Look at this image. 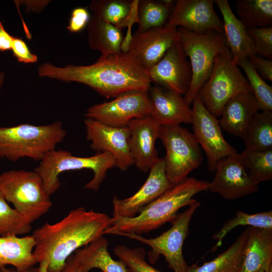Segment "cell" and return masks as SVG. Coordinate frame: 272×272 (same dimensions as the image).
Masks as SVG:
<instances>
[{"label":"cell","instance_id":"6da1fadb","mask_svg":"<svg viewBox=\"0 0 272 272\" xmlns=\"http://www.w3.org/2000/svg\"><path fill=\"white\" fill-rule=\"evenodd\" d=\"M41 77L83 84L106 98H114L131 91H149L148 71L128 51L103 55L87 65L63 67L45 62L38 67Z\"/></svg>","mask_w":272,"mask_h":272},{"label":"cell","instance_id":"7a4b0ae2","mask_svg":"<svg viewBox=\"0 0 272 272\" xmlns=\"http://www.w3.org/2000/svg\"><path fill=\"white\" fill-rule=\"evenodd\" d=\"M110 219L105 213L79 207L57 223H46L32 235L37 263L47 260V272H60L73 252L103 236Z\"/></svg>","mask_w":272,"mask_h":272},{"label":"cell","instance_id":"3957f363","mask_svg":"<svg viewBox=\"0 0 272 272\" xmlns=\"http://www.w3.org/2000/svg\"><path fill=\"white\" fill-rule=\"evenodd\" d=\"M209 182L186 177L143 208L131 218L113 217L105 234L124 236L127 234L141 235L171 222L181 208L190 205L199 192L207 190Z\"/></svg>","mask_w":272,"mask_h":272},{"label":"cell","instance_id":"277c9868","mask_svg":"<svg viewBox=\"0 0 272 272\" xmlns=\"http://www.w3.org/2000/svg\"><path fill=\"white\" fill-rule=\"evenodd\" d=\"M66 136L62 123H28L0 127V158L15 162L27 158L40 161Z\"/></svg>","mask_w":272,"mask_h":272},{"label":"cell","instance_id":"5b68a950","mask_svg":"<svg viewBox=\"0 0 272 272\" xmlns=\"http://www.w3.org/2000/svg\"><path fill=\"white\" fill-rule=\"evenodd\" d=\"M34 170L41 178L46 192L51 196L61 185L59 175L64 172L82 169L92 170L94 176L85 188L97 191L106 176L107 171L116 166L114 157L108 152L98 153L90 157H78L71 152L54 149L47 153Z\"/></svg>","mask_w":272,"mask_h":272},{"label":"cell","instance_id":"8992f818","mask_svg":"<svg viewBox=\"0 0 272 272\" xmlns=\"http://www.w3.org/2000/svg\"><path fill=\"white\" fill-rule=\"evenodd\" d=\"M0 192L31 224L52 207L50 195L34 170H10L2 173Z\"/></svg>","mask_w":272,"mask_h":272},{"label":"cell","instance_id":"52a82bcc","mask_svg":"<svg viewBox=\"0 0 272 272\" xmlns=\"http://www.w3.org/2000/svg\"><path fill=\"white\" fill-rule=\"evenodd\" d=\"M241 93L252 92L227 48L216 56L211 75L198 95L206 108L218 117L225 104Z\"/></svg>","mask_w":272,"mask_h":272},{"label":"cell","instance_id":"ba28073f","mask_svg":"<svg viewBox=\"0 0 272 272\" xmlns=\"http://www.w3.org/2000/svg\"><path fill=\"white\" fill-rule=\"evenodd\" d=\"M177 31L191 69L190 84L183 96L187 104L190 106L209 78L216 56L228 47L223 33L197 34L181 27L177 28Z\"/></svg>","mask_w":272,"mask_h":272},{"label":"cell","instance_id":"9c48e42d","mask_svg":"<svg viewBox=\"0 0 272 272\" xmlns=\"http://www.w3.org/2000/svg\"><path fill=\"white\" fill-rule=\"evenodd\" d=\"M159 138L166 151L164 158L167 177L175 185L202 163L203 157L193 134L186 128L161 126Z\"/></svg>","mask_w":272,"mask_h":272},{"label":"cell","instance_id":"30bf717a","mask_svg":"<svg viewBox=\"0 0 272 272\" xmlns=\"http://www.w3.org/2000/svg\"><path fill=\"white\" fill-rule=\"evenodd\" d=\"M200 205V202L195 199L185 211L176 215L171 222L172 225L171 228L159 236L146 238L135 234H127L124 236L151 248L149 253L150 263H155L159 255H162L167 261L169 267L174 272H186L188 265L183 256L182 247L188 234L190 220Z\"/></svg>","mask_w":272,"mask_h":272},{"label":"cell","instance_id":"8fae6325","mask_svg":"<svg viewBox=\"0 0 272 272\" xmlns=\"http://www.w3.org/2000/svg\"><path fill=\"white\" fill-rule=\"evenodd\" d=\"M150 113L149 91L135 90L91 106L84 116L108 126L121 127L127 126L132 119L149 116Z\"/></svg>","mask_w":272,"mask_h":272},{"label":"cell","instance_id":"7c38bea8","mask_svg":"<svg viewBox=\"0 0 272 272\" xmlns=\"http://www.w3.org/2000/svg\"><path fill=\"white\" fill-rule=\"evenodd\" d=\"M191 105L193 135L206 155L209 170L215 172L219 160L238 153L225 139L219 120L206 108L198 95Z\"/></svg>","mask_w":272,"mask_h":272},{"label":"cell","instance_id":"4fadbf2b","mask_svg":"<svg viewBox=\"0 0 272 272\" xmlns=\"http://www.w3.org/2000/svg\"><path fill=\"white\" fill-rule=\"evenodd\" d=\"M150 81L184 95L191 80L190 64L179 40L175 41L163 57L148 70Z\"/></svg>","mask_w":272,"mask_h":272},{"label":"cell","instance_id":"5bb4252c","mask_svg":"<svg viewBox=\"0 0 272 272\" xmlns=\"http://www.w3.org/2000/svg\"><path fill=\"white\" fill-rule=\"evenodd\" d=\"M214 0H177L166 25L197 34L223 33V24L215 11Z\"/></svg>","mask_w":272,"mask_h":272},{"label":"cell","instance_id":"9a60e30c","mask_svg":"<svg viewBox=\"0 0 272 272\" xmlns=\"http://www.w3.org/2000/svg\"><path fill=\"white\" fill-rule=\"evenodd\" d=\"M86 139L90 147L98 153L108 152L115 159L116 167L125 171L134 165L129 147L128 126H108L95 120L86 118L84 120Z\"/></svg>","mask_w":272,"mask_h":272},{"label":"cell","instance_id":"2e32d148","mask_svg":"<svg viewBox=\"0 0 272 272\" xmlns=\"http://www.w3.org/2000/svg\"><path fill=\"white\" fill-rule=\"evenodd\" d=\"M149 172L145 182L132 195L123 199L113 197V217L135 216L143 208L174 185L167 177L164 158H159Z\"/></svg>","mask_w":272,"mask_h":272},{"label":"cell","instance_id":"e0dca14e","mask_svg":"<svg viewBox=\"0 0 272 272\" xmlns=\"http://www.w3.org/2000/svg\"><path fill=\"white\" fill-rule=\"evenodd\" d=\"M178 40L177 28L167 25L144 31H137L129 39L126 51L148 71Z\"/></svg>","mask_w":272,"mask_h":272},{"label":"cell","instance_id":"ac0fdd59","mask_svg":"<svg viewBox=\"0 0 272 272\" xmlns=\"http://www.w3.org/2000/svg\"><path fill=\"white\" fill-rule=\"evenodd\" d=\"M215 172L214 179L209 182L208 190L225 199L234 200L258 190V184L249 177L238 155L219 160Z\"/></svg>","mask_w":272,"mask_h":272},{"label":"cell","instance_id":"d6986e66","mask_svg":"<svg viewBox=\"0 0 272 272\" xmlns=\"http://www.w3.org/2000/svg\"><path fill=\"white\" fill-rule=\"evenodd\" d=\"M127 126L129 147L134 164L147 173L159 158L155 144L161 126L149 115L132 119Z\"/></svg>","mask_w":272,"mask_h":272},{"label":"cell","instance_id":"ffe728a7","mask_svg":"<svg viewBox=\"0 0 272 272\" xmlns=\"http://www.w3.org/2000/svg\"><path fill=\"white\" fill-rule=\"evenodd\" d=\"M150 116L160 126H177L192 124V109L183 95L154 85L149 91Z\"/></svg>","mask_w":272,"mask_h":272},{"label":"cell","instance_id":"44dd1931","mask_svg":"<svg viewBox=\"0 0 272 272\" xmlns=\"http://www.w3.org/2000/svg\"><path fill=\"white\" fill-rule=\"evenodd\" d=\"M240 272L272 271V229L246 228Z\"/></svg>","mask_w":272,"mask_h":272},{"label":"cell","instance_id":"7402d4cb","mask_svg":"<svg viewBox=\"0 0 272 272\" xmlns=\"http://www.w3.org/2000/svg\"><path fill=\"white\" fill-rule=\"evenodd\" d=\"M259 110L252 93H241L225 104L219 121L227 132L243 139L251 120Z\"/></svg>","mask_w":272,"mask_h":272},{"label":"cell","instance_id":"603a6c76","mask_svg":"<svg viewBox=\"0 0 272 272\" xmlns=\"http://www.w3.org/2000/svg\"><path fill=\"white\" fill-rule=\"evenodd\" d=\"M223 19V34L234 61L255 55L247 29L233 13L227 0H214ZM238 65V64H237Z\"/></svg>","mask_w":272,"mask_h":272},{"label":"cell","instance_id":"cb8c5ba5","mask_svg":"<svg viewBox=\"0 0 272 272\" xmlns=\"http://www.w3.org/2000/svg\"><path fill=\"white\" fill-rule=\"evenodd\" d=\"M108 246V240L102 236L76 250L74 256L79 270L89 272L93 268H98L103 272H128L121 260L111 257Z\"/></svg>","mask_w":272,"mask_h":272},{"label":"cell","instance_id":"d4e9b609","mask_svg":"<svg viewBox=\"0 0 272 272\" xmlns=\"http://www.w3.org/2000/svg\"><path fill=\"white\" fill-rule=\"evenodd\" d=\"M35 245L32 235L0 236V267L11 265L19 271L33 268L37 263L33 254Z\"/></svg>","mask_w":272,"mask_h":272},{"label":"cell","instance_id":"484cf974","mask_svg":"<svg viewBox=\"0 0 272 272\" xmlns=\"http://www.w3.org/2000/svg\"><path fill=\"white\" fill-rule=\"evenodd\" d=\"M88 41L90 48L101 55L122 51V28L104 21L93 14L88 25Z\"/></svg>","mask_w":272,"mask_h":272},{"label":"cell","instance_id":"4316f807","mask_svg":"<svg viewBox=\"0 0 272 272\" xmlns=\"http://www.w3.org/2000/svg\"><path fill=\"white\" fill-rule=\"evenodd\" d=\"M246 237V229L226 250L200 266H187L186 272H240Z\"/></svg>","mask_w":272,"mask_h":272},{"label":"cell","instance_id":"83f0119b","mask_svg":"<svg viewBox=\"0 0 272 272\" xmlns=\"http://www.w3.org/2000/svg\"><path fill=\"white\" fill-rule=\"evenodd\" d=\"M235 8L239 20L247 29L272 26L271 0H238Z\"/></svg>","mask_w":272,"mask_h":272},{"label":"cell","instance_id":"f1b7e54d","mask_svg":"<svg viewBox=\"0 0 272 272\" xmlns=\"http://www.w3.org/2000/svg\"><path fill=\"white\" fill-rule=\"evenodd\" d=\"M242 139L246 149L253 151L272 149V111L257 113Z\"/></svg>","mask_w":272,"mask_h":272},{"label":"cell","instance_id":"f546056e","mask_svg":"<svg viewBox=\"0 0 272 272\" xmlns=\"http://www.w3.org/2000/svg\"><path fill=\"white\" fill-rule=\"evenodd\" d=\"M238 158L248 176L255 183L272 179V149L253 151L245 149Z\"/></svg>","mask_w":272,"mask_h":272},{"label":"cell","instance_id":"4dcf8cb0","mask_svg":"<svg viewBox=\"0 0 272 272\" xmlns=\"http://www.w3.org/2000/svg\"><path fill=\"white\" fill-rule=\"evenodd\" d=\"M172 8L162 1H139L137 8L138 31H144L166 25Z\"/></svg>","mask_w":272,"mask_h":272},{"label":"cell","instance_id":"1f68e13d","mask_svg":"<svg viewBox=\"0 0 272 272\" xmlns=\"http://www.w3.org/2000/svg\"><path fill=\"white\" fill-rule=\"evenodd\" d=\"M133 3L128 0H94L89 8L102 20L122 28L130 18Z\"/></svg>","mask_w":272,"mask_h":272},{"label":"cell","instance_id":"d6a6232c","mask_svg":"<svg viewBox=\"0 0 272 272\" xmlns=\"http://www.w3.org/2000/svg\"><path fill=\"white\" fill-rule=\"evenodd\" d=\"M272 229V211L256 214H248L238 211L235 216L225 223L221 229L213 236L217 240L215 246L212 248L215 251L222 244L223 240L231 230L239 226Z\"/></svg>","mask_w":272,"mask_h":272},{"label":"cell","instance_id":"836d02e7","mask_svg":"<svg viewBox=\"0 0 272 272\" xmlns=\"http://www.w3.org/2000/svg\"><path fill=\"white\" fill-rule=\"evenodd\" d=\"M245 74L252 94L262 111H272V87L260 76L248 59L238 63Z\"/></svg>","mask_w":272,"mask_h":272},{"label":"cell","instance_id":"e575fe53","mask_svg":"<svg viewBox=\"0 0 272 272\" xmlns=\"http://www.w3.org/2000/svg\"><path fill=\"white\" fill-rule=\"evenodd\" d=\"M31 223L8 205L0 192V236L21 235L29 233Z\"/></svg>","mask_w":272,"mask_h":272},{"label":"cell","instance_id":"d590c367","mask_svg":"<svg viewBox=\"0 0 272 272\" xmlns=\"http://www.w3.org/2000/svg\"><path fill=\"white\" fill-rule=\"evenodd\" d=\"M114 253L126 266L134 272H162L146 260V251L141 247L131 248L125 245L115 247Z\"/></svg>","mask_w":272,"mask_h":272},{"label":"cell","instance_id":"8d00e7d4","mask_svg":"<svg viewBox=\"0 0 272 272\" xmlns=\"http://www.w3.org/2000/svg\"><path fill=\"white\" fill-rule=\"evenodd\" d=\"M247 32L255 55L271 59L272 27L249 29Z\"/></svg>","mask_w":272,"mask_h":272},{"label":"cell","instance_id":"74e56055","mask_svg":"<svg viewBox=\"0 0 272 272\" xmlns=\"http://www.w3.org/2000/svg\"><path fill=\"white\" fill-rule=\"evenodd\" d=\"M88 10L85 7L75 8L71 13L66 29L71 33H78L83 30L91 18Z\"/></svg>","mask_w":272,"mask_h":272},{"label":"cell","instance_id":"f35d334b","mask_svg":"<svg viewBox=\"0 0 272 272\" xmlns=\"http://www.w3.org/2000/svg\"><path fill=\"white\" fill-rule=\"evenodd\" d=\"M11 50L14 57L20 62L31 63L38 60L37 56L30 51L26 42L21 38L14 37Z\"/></svg>","mask_w":272,"mask_h":272},{"label":"cell","instance_id":"ab89813d","mask_svg":"<svg viewBox=\"0 0 272 272\" xmlns=\"http://www.w3.org/2000/svg\"><path fill=\"white\" fill-rule=\"evenodd\" d=\"M248 59L264 80L272 82L271 60L256 55L249 57Z\"/></svg>","mask_w":272,"mask_h":272},{"label":"cell","instance_id":"60d3db41","mask_svg":"<svg viewBox=\"0 0 272 272\" xmlns=\"http://www.w3.org/2000/svg\"><path fill=\"white\" fill-rule=\"evenodd\" d=\"M14 37L7 31L0 21V51L11 50Z\"/></svg>","mask_w":272,"mask_h":272},{"label":"cell","instance_id":"b9f144b4","mask_svg":"<svg viewBox=\"0 0 272 272\" xmlns=\"http://www.w3.org/2000/svg\"><path fill=\"white\" fill-rule=\"evenodd\" d=\"M60 272H81L77 265L74 255L67 258Z\"/></svg>","mask_w":272,"mask_h":272},{"label":"cell","instance_id":"7bdbcfd3","mask_svg":"<svg viewBox=\"0 0 272 272\" xmlns=\"http://www.w3.org/2000/svg\"><path fill=\"white\" fill-rule=\"evenodd\" d=\"M48 1H26L27 10L39 12L42 10L48 3Z\"/></svg>","mask_w":272,"mask_h":272},{"label":"cell","instance_id":"ee69618b","mask_svg":"<svg viewBox=\"0 0 272 272\" xmlns=\"http://www.w3.org/2000/svg\"><path fill=\"white\" fill-rule=\"evenodd\" d=\"M0 272H39L38 267L32 268L25 271H19L16 269L7 268L6 267H0Z\"/></svg>","mask_w":272,"mask_h":272},{"label":"cell","instance_id":"f6af8a7d","mask_svg":"<svg viewBox=\"0 0 272 272\" xmlns=\"http://www.w3.org/2000/svg\"><path fill=\"white\" fill-rule=\"evenodd\" d=\"M48 263L47 260H43L39 263V272H47Z\"/></svg>","mask_w":272,"mask_h":272},{"label":"cell","instance_id":"bcb514c9","mask_svg":"<svg viewBox=\"0 0 272 272\" xmlns=\"http://www.w3.org/2000/svg\"><path fill=\"white\" fill-rule=\"evenodd\" d=\"M5 79V74L3 72H0V92L4 84Z\"/></svg>","mask_w":272,"mask_h":272},{"label":"cell","instance_id":"7dc6e473","mask_svg":"<svg viewBox=\"0 0 272 272\" xmlns=\"http://www.w3.org/2000/svg\"><path fill=\"white\" fill-rule=\"evenodd\" d=\"M128 272H134L133 271H132V270H131L130 269L128 268Z\"/></svg>","mask_w":272,"mask_h":272},{"label":"cell","instance_id":"c3c4849f","mask_svg":"<svg viewBox=\"0 0 272 272\" xmlns=\"http://www.w3.org/2000/svg\"><path fill=\"white\" fill-rule=\"evenodd\" d=\"M259 272H264V271H260ZM270 272H272V271H270Z\"/></svg>","mask_w":272,"mask_h":272}]
</instances>
